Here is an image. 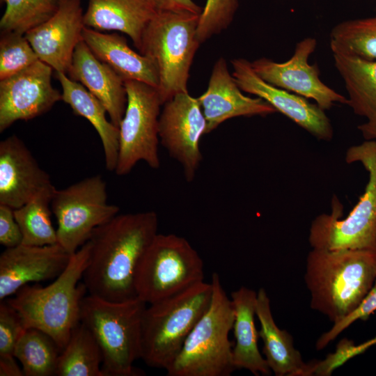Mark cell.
I'll return each mask as SVG.
<instances>
[{
  "instance_id": "1",
  "label": "cell",
  "mask_w": 376,
  "mask_h": 376,
  "mask_svg": "<svg viewBox=\"0 0 376 376\" xmlns=\"http://www.w3.org/2000/svg\"><path fill=\"white\" fill-rule=\"evenodd\" d=\"M157 228L154 211L118 214L96 228L88 241L89 257L82 277L88 295L113 302L136 298V271Z\"/></svg>"
},
{
  "instance_id": "2",
  "label": "cell",
  "mask_w": 376,
  "mask_h": 376,
  "mask_svg": "<svg viewBox=\"0 0 376 376\" xmlns=\"http://www.w3.org/2000/svg\"><path fill=\"white\" fill-rule=\"evenodd\" d=\"M376 278V250L313 249L304 280L311 308L334 323L360 304Z\"/></svg>"
},
{
  "instance_id": "3",
  "label": "cell",
  "mask_w": 376,
  "mask_h": 376,
  "mask_svg": "<svg viewBox=\"0 0 376 376\" xmlns=\"http://www.w3.org/2000/svg\"><path fill=\"white\" fill-rule=\"evenodd\" d=\"M89 252L87 242L71 255L66 268L52 283L45 287L25 285L13 297L6 299L20 314L26 328L45 332L61 351L80 322L81 304L87 290L79 281L88 265Z\"/></svg>"
},
{
  "instance_id": "4",
  "label": "cell",
  "mask_w": 376,
  "mask_h": 376,
  "mask_svg": "<svg viewBox=\"0 0 376 376\" xmlns=\"http://www.w3.org/2000/svg\"><path fill=\"white\" fill-rule=\"evenodd\" d=\"M212 283L203 281L146 308L141 322V359L167 370L212 301Z\"/></svg>"
},
{
  "instance_id": "5",
  "label": "cell",
  "mask_w": 376,
  "mask_h": 376,
  "mask_svg": "<svg viewBox=\"0 0 376 376\" xmlns=\"http://www.w3.org/2000/svg\"><path fill=\"white\" fill-rule=\"evenodd\" d=\"M146 303L139 297L108 301L88 295L82 299L80 322L93 334L102 354L104 376H139L141 322Z\"/></svg>"
},
{
  "instance_id": "6",
  "label": "cell",
  "mask_w": 376,
  "mask_h": 376,
  "mask_svg": "<svg viewBox=\"0 0 376 376\" xmlns=\"http://www.w3.org/2000/svg\"><path fill=\"white\" fill-rule=\"evenodd\" d=\"M347 163L360 162L368 172L363 194L345 219L343 206L334 196L331 213L317 216L312 221L308 240L313 249L376 250V141L350 148Z\"/></svg>"
},
{
  "instance_id": "7",
  "label": "cell",
  "mask_w": 376,
  "mask_h": 376,
  "mask_svg": "<svg viewBox=\"0 0 376 376\" xmlns=\"http://www.w3.org/2000/svg\"><path fill=\"white\" fill-rule=\"evenodd\" d=\"M213 294L207 311L187 338L171 366L168 376H230L236 368L233 363V330L234 310L219 276H212Z\"/></svg>"
},
{
  "instance_id": "8",
  "label": "cell",
  "mask_w": 376,
  "mask_h": 376,
  "mask_svg": "<svg viewBox=\"0 0 376 376\" xmlns=\"http://www.w3.org/2000/svg\"><path fill=\"white\" fill-rule=\"evenodd\" d=\"M199 17L190 13H157L143 32L139 51L157 67V90L162 105L188 91L189 70L201 44L196 34Z\"/></svg>"
},
{
  "instance_id": "9",
  "label": "cell",
  "mask_w": 376,
  "mask_h": 376,
  "mask_svg": "<svg viewBox=\"0 0 376 376\" xmlns=\"http://www.w3.org/2000/svg\"><path fill=\"white\" fill-rule=\"evenodd\" d=\"M203 262L185 238L157 233L135 276L137 297L152 304L203 281Z\"/></svg>"
},
{
  "instance_id": "10",
  "label": "cell",
  "mask_w": 376,
  "mask_h": 376,
  "mask_svg": "<svg viewBox=\"0 0 376 376\" xmlns=\"http://www.w3.org/2000/svg\"><path fill=\"white\" fill-rule=\"evenodd\" d=\"M51 210L57 221V243L70 255L89 240L96 228L119 212L117 205L107 203V184L100 175L56 189Z\"/></svg>"
},
{
  "instance_id": "11",
  "label": "cell",
  "mask_w": 376,
  "mask_h": 376,
  "mask_svg": "<svg viewBox=\"0 0 376 376\" xmlns=\"http://www.w3.org/2000/svg\"><path fill=\"white\" fill-rule=\"evenodd\" d=\"M127 106L118 126L119 150L115 173L128 174L140 161L160 166L159 118L162 105L157 90L148 84L125 80Z\"/></svg>"
},
{
  "instance_id": "12",
  "label": "cell",
  "mask_w": 376,
  "mask_h": 376,
  "mask_svg": "<svg viewBox=\"0 0 376 376\" xmlns=\"http://www.w3.org/2000/svg\"><path fill=\"white\" fill-rule=\"evenodd\" d=\"M207 123L197 97L180 93L163 104L159 118V137L170 157L182 166L187 182H192L203 159L201 136Z\"/></svg>"
},
{
  "instance_id": "13",
  "label": "cell",
  "mask_w": 376,
  "mask_h": 376,
  "mask_svg": "<svg viewBox=\"0 0 376 376\" xmlns=\"http://www.w3.org/2000/svg\"><path fill=\"white\" fill-rule=\"evenodd\" d=\"M316 45V40L308 37L297 43L292 56L285 62L260 58L251 62V65L266 82L313 99L323 110L329 109L335 103L347 104V98L321 81L318 65L308 63V58Z\"/></svg>"
},
{
  "instance_id": "14",
  "label": "cell",
  "mask_w": 376,
  "mask_h": 376,
  "mask_svg": "<svg viewBox=\"0 0 376 376\" xmlns=\"http://www.w3.org/2000/svg\"><path fill=\"white\" fill-rule=\"evenodd\" d=\"M53 69L41 61L0 80V132L18 120H29L62 100L52 85Z\"/></svg>"
},
{
  "instance_id": "15",
  "label": "cell",
  "mask_w": 376,
  "mask_h": 376,
  "mask_svg": "<svg viewBox=\"0 0 376 376\" xmlns=\"http://www.w3.org/2000/svg\"><path fill=\"white\" fill-rule=\"evenodd\" d=\"M231 64L233 76L242 91L262 98L317 139H332L334 131L330 120L317 104L266 82L254 72L251 62L244 58H235Z\"/></svg>"
},
{
  "instance_id": "16",
  "label": "cell",
  "mask_w": 376,
  "mask_h": 376,
  "mask_svg": "<svg viewBox=\"0 0 376 376\" xmlns=\"http://www.w3.org/2000/svg\"><path fill=\"white\" fill-rule=\"evenodd\" d=\"M81 0H61L56 13L24 36L40 61L67 74L86 26Z\"/></svg>"
},
{
  "instance_id": "17",
  "label": "cell",
  "mask_w": 376,
  "mask_h": 376,
  "mask_svg": "<svg viewBox=\"0 0 376 376\" xmlns=\"http://www.w3.org/2000/svg\"><path fill=\"white\" fill-rule=\"evenodd\" d=\"M70 258L58 243L42 246L21 244L6 248L0 256V300L30 283L55 279L66 268Z\"/></svg>"
},
{
  "instance_id": "18",
  "label": "cell",
  "mask_w": 376,
  "mask_h": 376,
  "mask_svg": "<svg viewBox=\"0 0 376 376\" xmlns=\"http://www.w3.org/2000/svg\"><path fill=\"white\" fill-rule=\"evenodd\" d=\"M25 143L16 135L0 142V204L17 209L52 186Z\"/></svg>"
},
{
  "instance_id": "19",
  "label": "cell",
  "mask_w": 376,
  "mask_h": 376,
  "mask_svg": "<svg viewBox=\"0 0 376 376\" xmlns=\"http://www.w3.org/2000/svg\"><path fill=\"white\" fill-rule=\"evenodd\" d=\"M223 57L214 63L206 91L197 97L205 116L206 134L226 120L240 116H267L276 110L260 97L244 95Z\"/></svg>"
},
{
  "instance_id": "20",
  "label": "cell",
  "mask_w": 376,
  "mask_h": 376,
  "mask_svg": "<svg viewBox=\"0 0 376 376\" xmlns=\"http://www.w3.org/2000/svg\"><path fill=\"white\" fill-rule=\"evenodd\" d=\"M66 75L102 102L110 120L118 127L127 106L125 81L109 65L100 61L84 40L77 45Z\"/></svg>"
},
{
  "instance_id": "21",
  "label": "cell",
  "mask_w": 376,
  "mask_h": 376,
  "mask_svg": "<svg viewBox=\"0 0 376 376\" xmlns=\"http://www.w3.org/2000/svg\"><path fill=\"white\" fill-rule=\"evenodd\" d=\"M83 40L93 54L109 65L123 79L135 80L157 89L159 75L155 63L148 56L134 52L127 40L117 33H104L85 26Z\"/></svg>"
},
{
  "instance_id": "22",
  "label": "cell",
  "mask_w": 376,
  "mask_h": 376,
  "mask_svg": "<svg viewBox=\"0 0 376 376\" xmlns=\"http://www.w3.org/2000/svg\"><path fill=\"white\" fill-rule=\"evenodd\" d=\"M256 315L263 342V352L268 366L276 376L311 375L310 363H305L300 352L293 345L291 335L279 329L272 316L269 298L263 288L257 292Z\"/></svg>"
},
{
  "instance_id": "23",
  "label": "cell",
  "mask_w": 376,
  "mask_h": 376,
  "mask_svg": "<svg viewBox=\"0 0 376 376\" xmlns=\"http://www.w3.org/2000/svg\"><path fill=\"white\" fill-rule=\"evenodd\" d=\"M156 13L149 0H88L84 22L98 31L127 35L139 49L143 32Z\"/></svg>"
},
{
  "instance_id": "24",
  "label": "cell",
  "mask_w": 376,
  "mask_h": 376,
  "mask_svg": "<svg viewBox=\"0 0 376 376\" xmlns=\"http://www.w3.org/2000/svg\"><path fill=\"white\" fill-rule=\"evenodd\" d=\"M256 298L257 293L244 286L231 293L235 340L233 363L236 369H246L256 376L269 375L272 370L258 347L259 334L254 322Z\"/></svg>"
},
{
  "instance_id": "25",
  "label": "cell",
  "mask_w": 376,
  "mask_h": 376,
  "mask_svg": "<svg viewBox=\"0 0 376 376\" xmlns=\"http://www.w3.org/2000/svg\"><path fill=\"white\" fill-rule=\"evenodd\" d=\"M62 88V100L73 113L88 120L100 138L105 166L115 171L118 157L119 129L107 118V111L102 102L82 84L75 81L63 72H56Z\"/></svg>"
},
{
  "instance_id": "26",
  "label": "cell",
  "mask_w": 376,
  "mask_h": 376,
  "mask_svg": "<svg viewBox=\"0 0 376 376\" xmlns=\"http://www.w3.org/2000/svg\"><path fill=\"white\" fill-rule=\"evenodd\" d=\"M335 66L345 83L347 104L368 120L376 117V61L333 54Z\"/></svg>"
},
{
  "instance_id": "27",
  "label": "cell",
  "mask_w": 376,
  "mask_h": 376,
  "mask_svg": "<svg viewBox=\"0 0 376 376\" xmlns=\"http://www.w3.org/2000/svg\"><path fill=\"white\" fill-rule=\"evenodd\" d=\"M102 363V354L96 339L79 322L58 356L55 375L104 376Z\"/></svg>"
},
{
  "instance_id": "28",
  "label": "cell",
  "mask_w": 376,
  "mask_h": 376,
  "mask_svg": "<svg viewBox=\"0 0 376 376\" xmlns=\"http://www.w3.org/2000/svg\"><path fill=\"white\" fill-rule=\"evenodd\" d=\"M54 185L38 193L29 201L14 210L22 234V244L42 246L57 244L56 230L51 221Z\"/></svg>"
},
{
  "instance_id": "29",
  "label": "cell",
  "mask_w": 376,
  "mask_h": 376,
  "mask_svg": "<svg viewBox=\"0 0 376 376\" xmlns=\"http://www.w3.org/2000/svg\"><path fill=\"white\" fill-rule=\"evenodd\" d=\"M61 350L45 332L33 327L25 329L14 351L25 376H54Z\"/></svg>"
},
{
  "instance_id": "30",
  "label": "cell",
  "mask_w": 376,
  "mask_h": 376,
  "mask_svg": "<svg viewBox=\"0 0 376 376\" xmlns=\"http://www.w3.org/2000/svg\"><path fill=\"white\" fill-rule=\"evenodd\" d=\"M333 54L376 61V15L344 21L330 33Z\"/></svg>"
},
{
  "instance_id": "31",
  "label": "cell",
  "mask_w": 376,
  "mask_h": 376,
  "mask_svg": "<svg viewBox=\"0 0 376 376\" xmlns=\"http://www.w3.org/2000/svg\"><path fill=\"white\" fill-rule=\"evenodd\" d=\"M61 0H5L6 9L0 20L1 32L25 34L52 17Z\"/></svg>"
},
{
  "instance_id": "32",
  "label": "cell",
  "mask_w": 376,
  "mask_h": 376,
  "mask_svg": "<svg viewBox=\"0 0 376 376\" xmlns=\"http://www.w3.org/2000/svg\"><path fill=\"white\" fill-rule=\"evenodd\" d=\"M39 61L24 34L1 32L0 80L15 75Z\"/></svg>"
},
{
  "instance_id": "33",
  "label": "cell",
  "mask_w": 376,
  "mask_h": 376,
  "mask_svg": "<svg viewBox=\"0 0 376 376\" xmlns=\"http://www.w3.org/2000/svg\"><path fill=\"white\" fill-rule=\"evenodd\" d=\"M237 8V0H207L197 26L196 34L199 42H204L227 29Z\"/></svg>"
},
{
  "instance_id": "34",
  "label": "cell",
  "mask_w": 376,
  "mask_h": 376,
  "mask_svg": "<svg viewBox=\"0 0 376 376\" xmlns=\"http://www.w3.org/2000/svg\"><path fill=\"white\" fill-rule=\"evenodd\" d=\"M18 311L6 300L0 304V356H14L15 346L26 329Z\"/></svg>"
},
{
  "instance_id": "35",
  "label": "cell",
  "mask_w": 376,
  "mask_h": 376,
  "mask_svg": "<svg viewBox=\"0 0 376 376\" xmlns=\"http://www.w3.org/2000/svg\"><path fill=\"white\" fill-rule=\"evenodd\" d=\"M376 311V278L375 280L360 304L348 315L334 323L328 331L322 334L316 342L318 350L324 348L330 342L334 340L338 334L347 329L350 324L358 320H366Z\"/></svg>"
},
{
  "instance_id": "36",
  "label": "cell",
  "mask_w": 376,
  "mask_h": 376,
  "mask_svg": "<svg viewBox=\"0 0 376 376\" xmlns=\"http://www.w3.org/2000/svg\"><path fill=\"white\" fill-rule=\"evenodd\" d=\"M22 238L14 209L0 204V244L6 248H12L21 244Z\"/></svg>"
},
{
  "instance_id": "37",
  "label": "cell",
  "mask_w": 376,
  "mask_h": 376,
  "mask_svg": "<svg viewBox=\"0 0 376 376\" xmlns=\"http://www.w3.org/2000/svg\"><path fill=\"white\" fill-rule=\"evenodd\" d=\"M376 344V336L359 345L347 339H343L337 345L336 351L332 354L334 363L341 366L352 357L363 353L366 350Z\"/></svg>"
},
{
  "instance_id": "38",
  "label": "cell",
  "mask_w": 376,
  "mask_h": 376,
  "mask_svg": "<svg viewBox=\"0 0 376 376\" xmlns=\"http://www.w3.org/2000/svg\"><path fill=\"white\" fill-rule=\"evenodd\" d=\"M157 13H190L201 15L203 8L192 0H149Z\"/></svg>"
},
{
  "instance_id": "39",
  "label": "cell",
  "mask_w": 376,
  "mask_h": 376,
  "mask_svg": "<svg viewBox=\"0 0 376 376\" xmlns=\"http://www.w3.org/2000/svg\"><path fill=\"white\" fill-rule=\"evenodd\" d=\"M13 355L0 356V376H23L22 368H19Z\"/></svg>"
},
{
  "instance_id": "40",
  "label": "cell",
  "mask_w": 376,
  "mask_h": 376,
  "mask_svg": "<svg viewBox=\"0 0 376 376\" xmlns=\"http://www.w3.org/2000/svg\"><path fill=\"white\" fill-rule=\"evenodd\" d=\"M357 128L366 140L376 139V117L359 125Z\"/></svg>"
}]
</instances>
